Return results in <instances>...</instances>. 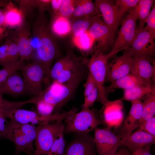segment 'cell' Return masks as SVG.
I'll use <instances>...</instances> for the list:
<instances>
[{"instance_id": "6da1fadb", "label": "cell", "mask_w": 155, "mask_h": 155, "mask_svg": "<svg viewBox=\"0 0 155 155\" xmlns=\"http://www.w3.org/2000/svg\"><path fill=\"white\" fill-rule=\"evenodd\" d=\"M31 34V44L34 54L32 59L50 71L54 61L59 58V53L49 26L44 16H39L34 22Z\"/></svg>"}, {"instance_id": "7a4b0ae2", "label": "cell", "mask_w": 155, "mask_h": 155, "mask_svg": "<svg viewBox=\"0 0 155 155\" xmlns=\"http://www.w3.org/2000/svg\"><path fill=\"white\" fill-rule=\"evenodd\" d=\"M36 135V127L30 124H23L10 120L6 122L4 130L0 132V138L12 141L15 146V155L22 152L34 155L33 147Z\"/></svg>"}, {"instance_id": "3957f363", "label": "cell", "mask_w": 155, "mask_h": 155, "mask_svg": "<svg viewBox=\"0 0 155 155\" xmlns=\"http://www.w3.org/2000/svg\"><path fill=\"white\" fill-rule=\"evenodd\" d=\"M84 75H79L63 83L53 81L40 94L36 96V98L53 104L55 106L56 112H59L72 97Z\"/></svg>"}, {"instance_id": "277c9868", "label": "cell", "mask_w": 155, "mask_h": 155, "mask_svg": "<svg viewBox=\"0 0 155 155\" xmlns=\"http://www.w3.org/2000/svg\"><path fill=\"white\" fill-rule=\"evenodd\" d=\"M110 57L108 54L94 51L90 60L88 61L87 65L89 72L94 81L98 89L97 101L104 106L109 101L107 99L104 83L105 80L108 59Z\"/></svg>"}, {"instance_id": "5b68a950", "label": "cell", "mask_w": 155, "mask_h": 155, "mask_svg": "<svg viewBox=\"0 0 155 155\" xmlns=\"http://www.w3.org/2000/svg\"><path fill=\"white\" fill-rule=\"evenodd\" d=\"M65 121L64 133H88L102 123L89 107H82L80 112L74 113Z\"/></svg>"}, {"instance_id": "8992f818", "label": "cell", "mask_w": 155, "mask_h": 155, "mask_svg": "<svg viewBox=\"0 0 155 155\" xmlns=\"http://www.w3.org/2000/svg\"><path fill=\"white\" fill-rule=\"evenodd\" d=\"M65 125L62 121H57L38 125L36 127L34 140L35 149L34 155H46L50 150L57 135L64 131Z\"/></svg>"}, {"instance_id": "52a82bcc", "label": "cell", "mask_w": 155, "mask_h": 155, "mask_svg": "<svg viewBox=\"0 0 155 155\" xmlns=\"http://www.w3.org/2000/svg\"><path fill=\"white\" fill-rule=\"evenodd\" d=\"M135 7L129 11L123 19L118 36L108 54L111 57L130 46L135 34L136 21L137 20Z\"/></svg>"}, {"instance_id": "ba28073f", "label": "cell", "mask_w": 155, "mask_h": 155, "mask_svg": "<svg viewBox=\"0 0 155 155\" xmlns=\"http://www.w3.org/2000/svg\"><path fill=\"white\" fill-rule=\"evenodd\" d=\"M27 90L35 96L43 91L42 84L48 83L49 71L40 63L34 62L25 65L21 70Z\"/></svg>"}, {"instance_id": "9c48e42d", "label": "cell", "mask_w": 155, "mask_h": 155, "mask_svg": "<svg viewBox=\"0 0 155 155\" xmlns=\"http://www.w3.org/2000/svg\"><path fill=\"white\" fill-rule=\"evenodd\" d=\"M0 112L4 117L9 118L10 120L23 124L32 123L40 125L60 120L62 118L61 114L58 113L44 117L40 115L37 112L18 108L0 109Z\"/></svg>"}, {"instance_id": "30bf717a", "label": "cell", "mask_w": 155, "mask_h": 155, "mask_svg": "<svg viewBox=\"0 0 155 155\" xmlns=\"http://www.w3.org/2000/svg\"><path fill=\"white\" fill-rule=\"evenodd\" d=\"M94 139L98 155H115L121 142L120 135L115 134L108 127L96 128Z\"/></svg>"}, {"instance_id": "8fae6325", "label": "cell", "mask_w": 155, "mask_h": 155, "mask_svg": "<svg viewBox=\"0 0 155 155\" xmlns=\"http://www.w3.org/2000/svg\"><path fill=\"white\" fill-rule=\"evenodd\" d=\"M88 32L94 40L98 42L94 51L103 52L112 47L115 41V32L105 24L100 15L94 17Z\"/></svg>"}, {"instance_id": "7c38bea8", "label": "cell", "mask_w": 155, "mask_h": 155, "mask_svg": "<svg viewBox=\"0 0 155 155\" xmlns=\"http://www.w3.org/2000/svg\"><path fill=\"white\" fill-rule=\"evenodd\" d=\"M144 28L136 29L131 45L126 49L125 52L130 57L143 56L151 57L154 54V40Z\"/></svg>"}, {"instance_id": "4fadbf2b", "label": "cell", "mask_w": 155, "mask_h": 155, "mask_svg": "<svg viewBox=\"0 0 155 155\" xmlns=\"http://www.w3.org/2000/svg\"><path fill=\"white\" fill-rule=\"evenodd\" d=\"M9 33L15 40L19 55V59L28 62L32 59L34 51L31 44V34L29 24L24 21L14 31Z\"/></svg>"}, {"instance_id": "5bb4252c", "label": "cell", "mask_w": 155, "mask_h": 155, "mask_svg": "<svg viewBox=\"0 0 155 155\" xmlns=\"http://www.w3.org/2000/svg\"><path fill=\"white\" fill-rule=\"evenodd\" d=\"M132 62L130 73L146 84L154 82L155 68L150 61L151 57L143 56L131 57Z\"/></svg>"}, {"instance_id": "9a60e30c", "label": "cell", "mask_w": 155, "mask_h": 155, "mask_svg": "<svg viewBox=\"0 0 155 155\" xmlns=\"http://www.w3.org/2000/svg\"><path fill=\"white\" fill-rule=\"evenodd\" d=\"M67 145L63 155H98L94 137L88 133H76Z\"/></svg>"}, {"instance_id": "2e32d148", "label": "cell", "mask_w": 155, "mask_h": 155, "mask_svg": "<svg viewBox=\"0 0 155 155\" xmlns=\"http://www.w3.org/2000/svg\"><path fill=\"white\" fill-rule=\"evenodd\" d=\"M132 62V57L125 52L107 63L105 81H114L130 73Z\"/></svg>"}, {"instance_id": "e0dca14e", "label": "cell", "mask_w": 155, "mask_h": 155, "mask_svg": "<svg viewBox=\"0 0 155 155\" xmlns=\"http://www.w3.org/2000/svg\"><path fill=\"white\" fill-rule=\"evenodd\" d=\"M94 3L101 13L104 23L115 32L122 16L118 8L111 0H95Z\"/></svg>"}, {"instance_id": "ac0fdd59", "label": "cell", "mask_w": 155, "mask_h": 155, "mask_svg": "<svg viewBox=\"0 0 155 155\" xmlns=\"http://www.w3.org/2000/svg\"><path fill=\"white\" fill-rule=\"evenodd\" d=\"M131 107L124 121L120 135L121 141L123 140L132 133L138 126V122L141 119L142 112V103L140 100L131 101Z\"/></svg>"}, {"instance_id": "d6986e66", "label": "cell", "mask_w": 155, "mask_h": 155, "mask_svg": "<svg viewBox=\"0 0 155 155\" xmlns=\"http://www.w3.org/2000/svg\"><path fill=\"white\" fill-rule=\"evenodd\" d=\"M155 142V136L139 130L121 141L120 146L126 147L131 152L137 149L150 146Z\"/></svg>"}, {"instance_id": "ffe728a7", "label": "cell", "mask_w": 155, "mask_h": 155, "mask_svg": "<svg viewBox=\"0 0 155 155\" xmlns=\"http://www.w3.org/2000/svg\"><path fill=\"white\" fill-rule=\"evenodd\" d=\"M27 90L23 78L15 71L10 75L0 86V94L19 95Z\"/></svg>"}, {"instance_id": "44dd1931", "label": "cell", "mask_w": 155, "mask_h": 155, "mask_svg": "<svg viewBox=\"0 0 155 155\" xmlns=\"http://www.w3.org/2000/svg\"><path fill=\"white\" fill-rule=\"evenodd\" d=\"M122 102L120 100L109 101L104 106V118L108 127H117L122 121L123 114Z\"/></svg>"}, {"instance_id": "7402d4cb", "label": "cell", "mask_w": 155, "mask_h": 155, "mask_svg": "<svg viewBox=\"0 0 155 155\" xmlns=\"http://www.w3.org/2000/svg\"><path fill=\"white\" fill-rule=\"evenodd\" d=\"M100 12L91 0H75L74 11L68 18L71 22L80 18L100 15Z\"/></svg>"}, {"instance_id": "603a6c76", "label": "cell", "mask_w": 155, "mask_h": 155, "mask_svg": "<svg viewBox=\"0 0 155 155\" xmlns=\"http://www.w3.org/2000/svg\"><path fill=\"white\" fill-rule=\"evenodd\" d=\"M78 57L72 52L69 51L64 57L56 59L54 64L49 71V81L50 79L52 81L56 80L61 72Z\"/></svg>"}, {"instance_id": "cb8c5ba5", "label": "cell", "mask_w": 155, "mask_h": 155, "mask_svg": "<svg viewBox=\"0 0 155 155\" xmlns=\"http://www.w3.org/2000/svg\"><path fill=\"white\" fill-rule=\"evenodd\" d=\"M111 83L110 86L105 87L106 96L108 93L113 91L115 89L121 88L126 90L145 84L131 73L120 78Z\"/></svg>"}, {"instance_id": "d4e9b609", "label": "cell", "mask_w": 155, "mask_h": 155, "mask_svg": "<svg viewBox=\"0 0 155 155\" xmlns=\"http://www.w3.org/2000/svg\"><path fill=\"white\" fill-rule=\"evenodd\" d=\"M149 94H155V86L144 84L124 90L122 99L130 102L140 100L142 97Z\"/></svg>"}, {"instance_id": "484cf974", "label": "cell", "mask_w": 155, "mask_h": 155, "mask_svg": "<svg viewBox=\"0 0 155 155\" xmlns=\"http://www.w3.org/2000/svg\"><path fill=\"white\" fill-rule=\"evenodd\" d=\"M53 35L59 36H65L71 30V24L68 19L61 16L52 18L49 26Z\"/></svg>"}, {"instance_id": "4316f807", "label": "cell", "mask_w": 155, "mask_h": 155, "mask_svg": "<svg viewBox=\"0 0 155 155\" xmlns=\"http://www.w3.org/2000/svg\"><path fill=\"white\" fill-rule=\"evenodd\" d=\"M4 9L5 22L7 28H16L25 21L19 9L15 7L10 2Z\"/></svg>"}, {"instance_id": "83f0119b", "label": "cell", "mask_w": 155, "mask_h": 155, "mask_svg": "<svg viewBox=\"0 0 155 155\" xmlns=\"http://www.w3.org/2000/svg\"><path fill=\"white\" fill-rule=\"evenodd\" d=\"M142 103V112L138 124L139 127L146 121L154 116L155 94H149L145 96Z\"/></svg>"}, {"instance_id": "f1b7e54d", "label": "cell", "mask_w": 155, "mask_h": 155, "mask_svg": "<svg viewBox=\"0 0 155 155\" xmlns=\"http://www.w3.org/2000/svg\"><path fill=\"white\" fill-rule=\"evenodd\" d=\"M154 1L153 0H139L135 7L137 19L140 22L139 28H142L146 23L147 18L150 13V11Z\"/></svg>"}, {"instance_id": "f546056e", "label": "cell", "mask_w": 155, "mask_h": 155, "mask_svg": "<svg viewBox=\"0 0 155 155\" xmlns=\"http://www.w3.org/2000/svg\"><path fill=\"white\" fill-rule=\"evenodd\" d=\"M95 16L84 17L71 22V31L73 37L78 36L88 31Z\"/></svg>"}, {"instance_id": "4dcf8cb0", "label": "cell", "mask_w": 155, "mask_h": 155, "mask_svg": "<svg viewBox=\"0 0 155 155\" xmlns=\"http://www.w3.org/2000/svg\"><path fill=\"white\" fill-rule=\"evenodd\" d=\"M73 42L81 50L87 51L91 48L94 41L88 31L77 37H73Z\"/></svg>"}, {"instance_id": "1f68e13d", "label": "cell", "mask_w": 155, "mask_h": 155, "mask_svg": "<svg viewBox=\"0 0 155 155\" xmlns=\"http://www.w3.org/2000/svg\"><path fill=\"white\" fill-rule=\"evenodd\" d=\"M64 133L63 131L58 134L50 150L46 155H63L65 145Z\"/></svg>"}, {"instance_id": "d6a6232c", "label": "cell", "mask_w": 155, "mask_h": 155, "mask_svg": "<svg viewBox=\"0 0 155 155\" xmlns=\"http://www.w3.org/2000/svg\"><path fill=\"white\" fill-rule=\"evenodd\" d=\"M25 65L24 61L19 59L14 64L3 67L0 70V86L10 75L17 70H21Z\"/></svg>"}, {"instance_id": "836d02e7", "label": "cell", "mask_w": 155, "mask_h": 155, "mask_svg": "<svg viewBox=\"0 0 155 155\" xmlns=\"http://www.w3.org/2000/svg\"><path fill=\"white\" fill-rule=\"evenodd\" d=\"M34 103L36 104L37 112L40 115L46 117L51 115L55 106L42 99H37L34 97Z\"/></svg>"}, {"instance_id": "e575fe53", "label": "cell", "mask_w": 155, "mask_h": 155, "mask_svg": "<svg viewBox=\"0 0 155 155\" xmlns=\"http://www.w3.org/2000/svg\"><path fill=\"white\" fill-rule=\"evenodd\" d=\"M18 3L19 10L25 18L26 16H31L37 8L36 0H20L16 1Z\"/></svg>"}, {"instance_id": "d590c367", "label": "cell", "mask_w": 155, "mask_h": 155, "mask_svg": "<svg viewBox=\"0 0 155 155\" xmlns=\"http://www.w3.org/2000/svg\"><path fill=\"white\" fill-rule=\"evenodd\" d=\"M75 7V0H62L58 14L56 17L61 16L68 19L73 13Z\"/></svg>"}, {"instance_id": "8d00e7d4", "label": "cell", "mask_w": 155, "mask_h": 155, "mask_svg": "<svg viewBox=\"0 0 155 155\" xmlns=\"http://www.w3.org/2000/svg\"><path fill=\"white\" fill-rule=\"evenodd\" d=\"M9 40L7 35L0 46V65L3 67L11 65L8 51Z\"/></svg>"}, {"instance_id": "74e56055", "label": "cell", "mask_w": 155, "mask_h": 155, "mask_svg": "<svg viewBox=\"0 0 155 155\" xmlns=\"http://www.w3.org/2000/svg\"><path fill=\"white\" fill-rule=\"evenodd\" d=\"M139 1V0H117L115 4L122 16L124 13L136 7Z\"/></svg>"}, {"instance_id": "f35d334b", "label": "cell", "mask_w": 155, "mask_h": 155, "mask_svg": "<svg viewBox=\"0 0 155 155\" xmlns=\"http://www.w3.org/2000/svg\"><path fill=\"white\" fill-rule=\"evenodd\" d=\"M146 26L144 29L148 31L151 38L154 40L155 37V6L154 5L146 22Z\"/></svg>"}, {"instance_id": "ab89813d", "label": "cell", "mask_w": 155, "mask_h": 155, "mask_svg": "<svg viewBox=\"0 0 155 155\" xmlns=\"http://www.w3.org/2000/svg\"><path fill=\"white\" fill-rule=\"evenodd\" d=\"M155 116L146 121L139 127V130L155 136Z\"/></svg>"}, {"instance_id": "60d3db41", "label": "cell", "mask_w": 155, "mask_h": 155, "mask_svg": "<svg viewBox=\"0 0 155 155\" xmlns=\"http://www.w3.org/2000/svg\"><path fill=\"white\" fill-rule=\"evenodd\" d=\"M5 22L4 9L0 7V43H2L7 36L8 31Z\"/></svg>"}, {"instance_id": "b9f144b4", "label": "cell", "mask_w": 155, "mask_h": 155, "mask_svg": "<svg viewBox=\"0 0 155 155\" xmlns=\"http://www.w3.org/2000/svg\"><path fill=\"white\" fill-rule=\"evenodd\" d=\"M37 8H38L39 16H44V13L46 11H50L51 7L50 0H36Z\"/></svg>"}, {"instance_id": "7bdbcfd3", "label": "cell", "mask_w": 155, "mask_h": 155, "mask_svg": "<svg viewBox=\"0 0 155 155\" xmlns=\"http://www.w3.org/2000/svg\"><path fill=\"white\" fill-rule=\"evenodd\" d=\"M62 0H52L50 3V10L52 17H56L58 13Z\"/></svg>"}, {"instance_id": "ee69618b", "label": "cell", "mask_w": 155, "mask_h": 155, "mask_svg": "<svg viewBox=\"0 0 155 155\" xmlns=\"http://www.w3.org/2000/svg\"><path fill=\"white\" fill-rule=\"evenodd\" d=\"M150 146L137 149L131 152L132 155H152L150 150Z\"/></svg>"}, {"instance_id": "f6af8a7d", "label": "cell", "mask_w": 155, "mask_h": 155, "mask_svg": "<svg viewBox=\"0 0 155 155\" xmlns=\"http://www.w3.org/2000/svg\"><path fill=\"white\" fill-rule=\"evenodd\" d=\"M115 155H132V154L129 149L124 147L117 150Z\"/></svg>"}, {"instance_id": "bcb514c9", "label": "cell", "mask_w": 155, "mask_h": 155, "mask_svg": "<svg viewBox=\"0 0 155 155\" xmlns=\"http://www.w3.org/2000/svg\"><path fill=\"white\" fill-rule=\"evenodd\" d=\"M10 1L7 0H0V7L6 8L9 4Z\"/></svg>"}, {"instance_id": "7dc6e473", "label": "cell", "mask_w": 155, "mask_h": 155, "mask_svg": "<svg viewBox=\"0 0 155 155\" xmlns=\"http://www.w3.org/2000/svg\"><path fill=\"white\" fill-rule=\"evenodd\" d=\"M2 97L1 96V95L0 94V108L1 106V101Z\"/></svg>"}]
</instances>
